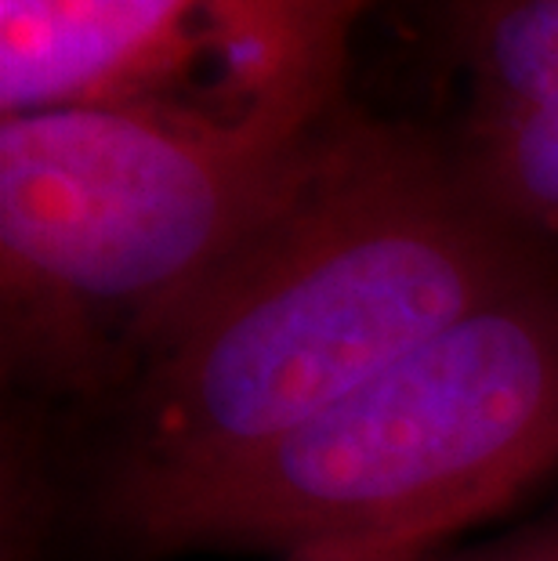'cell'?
Masks as SVG:
<instances>
[{
    "instance_id": "7a4b0ae2",
    "label": "cell",
    "mask_w": 558,
    "mask_h": 561,
    "mask_svg": "<svg viewBox=\"0 0 558 561\" xmlns=\"http://www.w3.org/2000/svg\"><path fill=\"white\" fill-rule=\"evenodd\" d=\"M558 471V268L232 457L121 468L110 511L152 547L443 543Z\"/></svg>"
},
{
    "instance_id": "3957f363",
    "label": "cell",
    "mask_w": 558,
    "mask_h": 561,
    "mask_svg": "<svg viewBox=\"0 0 558 561\" xmlns=\"http://www.w3.org/2000/svg\"><path fill=\"white\" fill-rule=\"evenodd\" d=\"M349 110L305 124L141 105L0 116L8 359L58 388H130L207 279L305 185Z\"/></svg>"
},
{
    "instance_id": "8992f818",
    "label": "cell",
    "mask_w": 558,
    "mask_h": 561,
    "mask_svg": "<svg viewBox=\"0 0 558 561\" xmlns=\"http://www.w3.org/2000/svg\"><path fill=\"white\" fill-rule=\"evenodd\" d=\"M435 540H371V543H334V547H312V551L280 554L276 561H429L435 551Z\"/></svg>"
},
{
    "instance_id": "6da1fadb",
    "label": "cell",
    "mask_w": 558,
    "mask_h": 561,
    "mask_svg": "<svg viewBox=\"0 0 558 561\" xmlns=\"http://www.w3.org/2000/svg\"><path fill=\"white\" fill-rule=\"evenodd\" d=\"M558 268L454 146L363 113L207 279L130 380L124 468L269 442L486 301Z\"/></svg>"
},
{
    "instance_id": "5b68a950",
    "label": "cell",
    "mask_w": 558,
    "mask_h": 561,
    "mask_svg": "<svg viewBox=\"0 0 558 561\" xmlns=\"http://www.w3.org/2000/svg\"><path fill=\"white\" fill-rule=\"evenodd\" d=\"M468 110L449 141L504 218L558 247V0H460Z\"/></svg>"
},
{
    "instance_id": "52a82bcc",
    "label": "cell",
    "mask_w": 558,
    "mask_h": 561,
    "mask_svg": "<svg viewBox=\"0 0 558 561\" xmlns=\"http://www.w3.org/2000/svg\"><path fill=\"white\" fill-rule=\"evenodd\" d=\"M468 561H558V504L508 540L486 547Z\"/></svg>"
},
{
    "instance_id": "277c9868",
    "label": "cell",
    "mask_w": 558,
    "mask_h": 561,
    "mask_svg": "<svg viewBox=\"0 0 558 561\" xmlns=\"http://www.w3.org/2000/svg\"><path fill=\"white\" fill-rule=\"evenodd\" d=\"M377 0H0V116L141 105L221 124L344 110Z\"/></svg>"
}]
</instances>
